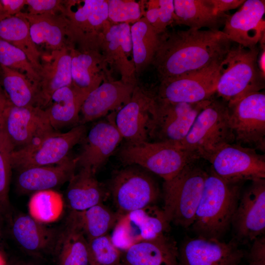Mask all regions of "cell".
Returning <instances> with one entry per match:
<instances>
[{
    "label": "cell",
    "mask_w": 265,
    "mask_h": 265,
    "mask_svg": "<svg viewBox=\"0 0 265 265\" xmlns=\"http://www.w3.org/2000/svg\"><path fill=\"white\" fill-rule=\"evenodd\" d=\"M233 43L220 30H166L152 65L159 81L179 76L221 62Z\"/></svg>",
    "instance_id": "obj_1"
},
{
    "label": "cell",
    "mask_w": 265,
    "mask_h": 265,
    "mask_svg": "<svg viewBox=\"0 0 265 265\" xmlns=\"http://www.w3.org/2000/svg\"><path fill=\"white\" fill-rule=\"evenodd\" d=\"M243 183L225 181L211 168L190 227L197 235L220 239L231 225Z\"/></svg>",
    "instance_id": "obj_2"
},
{
    "label": "cell",
    "mask_w": 265,
    "mask_h": 265,
    "mask_svg": "<svg viewBox=\"0 0 265 265\" xmlns=\"http://www.w3.org/2000/svg\"><path fill=\"white\" fill-rule=\"evenodd\" d=\"M235 137L230 123L227 103L211 99L195 118L186 137L173 144L208 160Z\"/></svg>",
    "instance_id": "obj_3"
},
{
    "label": "cell",
    "mask_w": 265,
    "mask_h": 265,
    "mask_svg": "<svg viewBox=\"0 0 265 265\" xmlns=\"http://www.w3.org/2000/svg\"><path fill=\"white\" fill-rule=\"evenodd\" d=\"M257 47L233 45L219 66L216 92L227 104L265 88L264 76L259 68Z\"/></svg>",
    "instance_id": "obj_4"
},
{
    "label": "cell",
    "mask_w": 265,
    "mask_h": 265,
    "mask_svg": "<svg viewBox=\"0 0 265 265\" xmlns=\"http://www.w3.org/2000/svg\"><path fill=\"white\" fill-rule=\"evenodd\" d=\"M187 165L163 184L162 211L169 223L190 227L202 193L207 171L195 163Z\"/></svg>",
    "instance_id": "obj_5"
},
{
    "label": "cell",
    "mask_w": 265,
    "mask_h": 265,
    "mask_svg": "<svg viewBox=\"0 0 265 265\" xmlns=\"http://www.w3.org/2000/svg\"><path fill=\"white\" fill-rule=\"evenodd\" d=\"M118 158L125 166L137 165L158 175L164 181L172 179L187 165L199 159L175 144L150 141L125 142L118 151Z\"/></svg>",
    "instance_id": "obj_6"
},
{
    "label": "cell",
    "mask_w": 265,
    "mask_h": 265,
    "mask_svg": "<svg viewBox=\"0 0 265 265\" xmlns=\"http://www.w3.org/2000/svg\"><path fill=\"white\" fill-rule=\"evenodd\" d=\"M0 131L5 134L15 150L28 146L55 132L44 109L35 106H16L1 90Z\"/></svg>",
    "instance_id": "obj_7"
},
{
    "label": "cell",
    "mask_w": 265,
    "mask_h": 265,
    "mask_svg": "<svg viewBox=\"0 0 265 265\" xmlns=\"http://www.w3.org/2000/svg\"><path fill=\"white\" fill-rule=\"evenodd\" d=\"M87 133L85 124H79L64 133L54 132L11 154L12 168L18 171L32 167L55 165L62 162L71 150L80 143Z\"/></svg>",
    "instance_id": "obj_8"
},
{
    "label": "cell",
    "mask_w": 265,
    "mask_h": 265,
    "mask_svg": "<svg viewBox=\"0 0 265 265\" xmlns=\"http://www.w3.org/2000/svg\"><path fill=\"white\" fill-rule=\"evenodd\" d=\"M126 166L115 173L110 186L119 217L152 205L160 195L158 184L148 172L137 165Z\"/></svg>",
    "instance_id": "obj_9"
},
{
    "label": "cell",
    "mask_w": 265,
    "mask_h": 265,
    "mask_svg": "<svg viewBox=\"0 0 265 265\" xmlns=\"http://www.w3.org/2000/svg\"><path fill=\"white\" fill-rule=\"evenodd\" d=\"M227 105L230 126L236 143L248 145L250 148L264 152L265 93H250Z\"/></svg>",
    "instance_id": "obj_10"
},
{
    "label": "cell",
    "mask_w": 265,
    "mask_h": 265,
    "mask_svg": "<svg viewBox=\"0 0 265 265\" xmlns=\"http://www.w3.org/2000/svg\"><path fill=\"white\" fill-rule=\"evenodd\" d=\"M155 90L138 83L129 100L117 111L115 125L128 142L150 141L155 119Z\"/></svg>",
    "instance_id": "obj_11"
},
{
    "label": "cell",
    "mask_w": 265,
    "mask_h": 265,
    "mask_svg": "<svg viewBox=\"0 0 265 265\" xmlns=\"http://www.w3.org/2000/svg\"><path fill=\"white\" fill-rule=\"evenodd\" d=\"M221 62L160 80L155 90L157 96L174 103H195L212 99L216 92Z\"/></svg>",
    "instance_id": "obj_12"
},
{
    "label": "cell",
    "mask_w": 265,
    "mask_h": 265,
    "mask_svg": "<svg viewBox=\"0 0 265 265\" xmlns=\"http://www.w3.org/2000/svg\"><path fill=\"white\" fill-rule=\"evenodd\" d=\"M208 161L218 176L232 183L265 179V156L255 149L238 144H228Z\"/></svg>",
    "instance_id": "obj_13"
},
{
    "label": "cell",
    "mask_w": 265,
    "mask_h": 265,
    "mask_svg": "<svg viewBox=\"0 0 265 265\" xmlns=\"http://www.w3.org/2000/svg\"><path fill=\"white\" fill-rule=\"evenodd\" d=\"M211 99L195 103H174L161 99L156 94L155 119L150 140L171 144L181 141Z\"/></svg>",
    "instance_id": "obj_14"
},
{
    "label": "cell",
    "mask_w": 265,
    "mask_h": 265,
    "mask_svg": "<svg viewBox=\"0 0 265 265\" xmlns=\"http://www.w3.org/2000/svg\"><path fill=\"white\" fill-rule=\"evenodd\" d=\"M163 212L153 205L120 216L111 238L119 248H128L137 242L166 235L169 228Z\"/></svg>",
    "instance_id": "obj_15"
},
{
    "label": "cell",
    "mask_w": 265,
    "mask_h": 265,
    "mask_svg": "<svg viewBox=\"0 0 265 265\" xmlns=\"http://www.w3.org/2000/svg\"><path fill=\"white\" fill-rule=\"evenodd\" d=\"M238 245L252 242L265 232V179L251 181L241 193L231 225Z\"/></svg>",
    "instance_id": "obj_16"
},
{
    "label": "cell",
    "mask_w": 265,
    "mask_h": 265,
    "mask_svg": "<svg viewBox=\"0 0 265 265\" xmlns=\"http://www.w3.org/2000/svg\"><path fill=\"white\" fill-rule=\"evenodd\" d=\"M64 7L71 41L98 43L108 21L107 0H64Z\"/></svg>",
    "instance_id": "obj_17"
},
{
    "label": "cell",
    "mask_w": 265,
    "mask_h": 265,
    "mask_svg": "<svg viewBox=\"0 0 265 265\" xmlns=\"http://www.w3.org/2000/svg\"><path fill=\"white\" fill-rule=\"evenodd\" d=\"M98 44L108 67L117 70L123 81L136 85L130 24H113L108 20L99 35Z\"/></svg>",
    "instance_id": "obj_18"
},
{
    "label": "cell",
    "mask_w": 265,
    "mask_h": 265,
    "mask_svg": "<svg viewBox=\"0 0 265 265\" xmlns=\"http://www.w3.org/2000/svg\"><path fill=\"white\" fill-rule=\"evenodd\" d=\"M238 245L233 239L188 238L178 248L179 265H238L245 256Z\"/></svg>",
    "instance_id": "obj_19"
},
{
    "label": "cell",
    "mask_w": 265,
    "mask_h": 265,
    "mask_svg": "<svg viewBox=\"0 0 265 265\" xmlns=\"http://www.w3.org/2000/svg\"><path fill=\"white\" fill-rule=\"evenodd\" d=\"M70 50L72 85L77 89L88 96L104 81L112 78L98 44L72 43Z\"/></svg>",
    "instance_id": "obj_20"
},
{
    "label": "cell",
    "mask_w": 265,
    "mask_h": 265,
    "mask_svg": "<svg viewBox=\"0 0 265 265\" xmlns=\"http://www.w3.org/2000/svg\"><path fill=\"white\" fill-rule=\"evenodd\" d=\"M114 118L98 122L87 132L80 143V151L75 157L77 165L96 174L112 155L123 139Z\"/></svg>",
    "instance_id": "obj_21"
},
{
    "label": "cell",
    "mask_w": 265,
    "mask_h": 265,
    "mask_svg": "<svg viewBox=\"0 0 265 265\" xmlns=\"http://www.w3.org/2000/svg\"><path fill=\"white\" fill-rule=\"evenodd\" d=\"M241 5L227 18L221 31L233 42L254 49L265 36V0H247Z\"/></svg>",
    "instance_id": "obj_22"
},
{
    "label": "cell",
    "mask_w": 265,
    "mask_h": 265,
    "mask_svg": "<svg viewBox=\"0 0 265 265\" xmlns=\"http://www.w3.org/2000/svg\"><path fill=\"white\" fill-rule=\"evenodd\" d=\"M70 46L42 55L45 61L41 63L38 73L39 80L35 88V106L44 109L55 91L72 84Z\"/></svg>",
    "instance_id": "obj_23"
},
{
    "label": "cell",
    "mask_w": 265,
    "mask_h": 265,
    "mask_svg": "<svg viewBox=\"0 0 265 265\" xmlns=\"http://www.w3.org/2000/svg\"><path fill=\"white\" fill-rule=\"evenodd\" d=\"M135 85L112 78L104 81L83 102L79 124H85L120 109L129 100Z\"/></svg>",
    "instance_id": "obj_24"
},
{
    "label": "cell",
    "mask_w": 265,
    "mask_h": 265,
    "mask_svg": "<svg viewBox=\"0 0 265 265\" xmlns=\"http://www.w3.org/2000/svg\"><path fill=\"white\" fill-rule=\"evenodd\" d=\"M77 166L75 158L68 156L55 165L35 166L18 171L16 186L21 193L53 189L68 182L75 173Z\"/></svg>",
    "instance_id": "obj_25"
},
{
    "label": "cell",
    "mask_w": 265,
    "mask_h": 265,
    "mask_svg": "<svg viewBox=\"0 0 265 265\" xmlns=\"http://www.w3.org/2000/svg\"><path fill=\"white\" fill-rule=\"evenodd\" d=\"M21 13L28 21L31 38L37 48L44 46L52 52L68 47L72 43L64 13L36 15Z\"/></svg>",
    "instance_id": "obj_26"
},
{
    "label": "cell",
    "mask_w": 265,
    "mask_h": 265,
    "mask_svg": "<svg viewBox=\"0 0 265 265\" xmlns=\"http://www.w3.org/2000/svg\"><path fill=\"white\" fill-rule=\"evenodd\" d=\"M126 265H179V249L166 235L134 243L122 253Z\"/></svg>",
    "instance_id": "obj_27"
},
{
    "label": "cell",
    "mask_w": 265,
    "mask_h": 265,
    "mask_svg": "<svg viewBox=\"0 0 265 265\" xmlns=\"http://www.w3.org/2000/svg\"><path fill=\"white\" fill-rule=\"evenodd\" d=\"M12 231L19 244L34 254L55 251L59 235L55 230L37 221L29 214L16 217Z\"/></svg>",
    "instance_id": "obj_28"
},
{
    "label": "cell",
    "mask_w": 265,
    "mask_h": 265,
    "mask_svg": "<svg viewBox=\"0 0 265 265\" xmlns=\"http://www.w3.org/2000/svg\"><path fill=\"white\" fill-rule=\"evenodd\" d=\"M174 23L189 28L218 30L229 15L217 13L210 0H173Z\"/></svg>",
    "instance_id": "obj_29"
},
{
    "label": "cell",
    "mask_w": 265,
    "mask_h": 265,
    "mask_svg": "<svg viewBox=\"0 0 265 265\" xmlns=\"http://www.w3.org/2000/svg\"><path fill=\"white\" fill-rule=\"evenodd\" d=\"M66 201L71 211H80L103 203L108 193L89 169L80 168L68 182Z\"/></svg>",
    "instance_id": "obj_30"
},
{
    "label": "cell",
    "mask_w": 265,
    "mask_h": 265,
    "mask_svg": "<svg viewBox=\"0 0 265 265\" xmlns=\"http://www.w3.org/2000/svg\"><path fill=\"white\" fill-rule=\"evenodd\" d=\"M87 97L72 84L55 91L44 109L53 129L79 124L81 106Z\"/></svg>",
    "instance_id": "obj_31"
},
{
    "label": "cell",
    "mask_w": 265,
    "mask_h": 265,
    "mask_svg": "<svg viewBox=\"0 0 265 265\" xmlns=\"http://www.w3.org/2000/svg\"><path fill=\"white\" fill-rule=\"evenodd\" d=\"M0 39L24 52L37 73L39 72L42 53L33 42L28 21L21 12L0 21Z\"/></svg>",
    "instance_id": "obj_32"
},
{
    "label": "cell",
    "mask_w": 265,
    "mask_h": 265,
    "mask_svg": "<svg viewBox=\"0 0 265 265\" xmlns=\"http://www.w3.org/2000/svg\"><path fill=\"white\" fill-rule=\"evenodd\" d=\"M119 218L117 213L101 203L83 211H71L67 220L77 227L89 240L107 235Z\"/></svg>",
    "instance_id": "obj_33"
},
{
    "label": "cell",
    "mask_w": 265,
    "mask_h": 265,
    "mask_svg": "<svg viewBox=\"0 0 265 265\" xmlns=\"http://www.w3.org/2000/svg\"><path fill=\"white\" fill-rule=\"evenodd\" d=\"M133 60L137 78L152 65L159 42V35L143 16L131 26Z\"/></svg>",
    "instance_id": "obj_34"
},
{
    "label": "cell",
    "mask_w": 265,
    "mask_h": 265,
    "mask_svg": "<svg viewBox=\"0 0 265 265\" xmlns=\"http://www.w3.org/2000/svg\"><path fill=\"white\" fill-rule=\"evenodd\" d=\"M55 251L58 265H89L88 242L83 233L67 220Z\"/></svg>",
    "instance_id": "obj_35"
},
{
    "label": "cell",
    "mask_w": 265,
    "mask_h": 265,
    "mask_svg": "<svg viewBox=\"0 0 265 265\" xmlns=\"http://www.w3.org/2000/svg\"><path fill=\"white\" fill-rule=\"evenodd\" d=\"M64 207L62 195L53 189L33 193L28 203L29 215L43 224L53 223L59 219L62 214Z\"/></svg>",
    "instance_id": "obj_36"
},
{
    "label": "cell",
    "mask_w": 265,
    "mask_h": 265,
    "mask_svg": "<svg viewBox=\"0 0 265 265\" xmlns=\"http://www.w3.org/2000/svg\"><path fill=\"white\" fill-rule=\"evenodd\" d=\"M0 68L4 92L9 101L18 106H35V88L28 78L17 70Z\"/></svg>",
    "instance_id": "obj_37"
},
{
    "label": "cell",
    "mask_w": 265,
    "mask_h": 265,
    "mask_svg": "<svg viewBox=\"0 0 265 265\" xmlns=\"http://www.w3.org/2000/svg\"><path fill=\"white\" fill-rule=\"evenodd\" d=\"M0 65L24 74L34 85L39 81L38 74L22 50L0 39Z\"/></svg>",
    "instance_id": "obj_38"
},
{
    "label": "cell",
    "mask_w": 265,
    "mask_h": 265,
    "mask_svg": "<svg viewBox=\"0 0 265 265\" xmlns=\"http://www.w3.org/2000/svg\"><path fill=\"white\" fill-rule=\"evenodd\" d=\"M87 242L89 265H118L121 262L122 253L107 235Z\"/></svg>",
    "instance_id": "obj_39"
},
{
    "label": "cell",
    "mask_w": 265,
    "mask_h": 265,
    "mask_svg": "<svg viewBox=\"0 0 265 265\" xmlns=\"http://www.w3.org/2000/svg\"><path fill=\"white\" fill-rule=\"evenodd\" d=\"M143 16L160 35L167 30V27L174 23L173 0H142Z\"/></svg>",
    "instance_id": "obj_40"
},
{
    "label": "cell",
    "mask_w": 265,
    "mask_h": 265,
    "mask_svg": "<svg viewBox=\"0 0 265 265\" xmlns=\"http://www.w3.org/2000/svg\"><path fill=\"white\" fill-rule=\"evenodd\" d=\"M107 2L108 20L113 24L134 23L143 16L141 0H107Z\"/></svg>",
    "instance_id": "obj_41"
},
{
    "label": "cell",
    "mask_w": 265,
    "mask_h": 265,
    "mask_svg": "<svg viewBox=\"0 0 265 265\" xmlns=\"http://www.w3.org/2000/svg\"><path fill=\"white\" fill-rule=\"evenodd\" d=\"M15 150L7 136L0 131V206L8 202V191L11 178V157Z\"/></svg>",
    "instance_id": "obj_42"
},
{
    "label": "cell",
    "mask_w": 265,
    "mask_h": 265,
    "mask_svg": "<svg viewBox=\"0 0 265 265\" xmlns=\"http://www.w3.org/2000/svg\"><path fill=\"white\" fill-rule=\"evenodd\" d=\"M27 12L30 15L53 14L64 13V0H26Z\"/></svg>",
    "instance_id": "obj_43"
},
{
    "label": "cell",
    "mask_w": 265,
    "mask_h": 265,
    "mask_svg": "<svg viewBox=\"0 0 265 265\" xmlns=\"http://www.w3.org/2000/svg\"><path fill=\"white\" fill-rule=\"evenodd\" d=\"M248 253L245 265H265V237L262 236L253 240Z\"/></svg>",
    "instance_id": "obj_44"
},
{
    "label": "cell",
    "mask_w": 265,
    "mask_h": 265,
    "mask_svg": "<svg viewBox=\"0 0 265 265\" xmlns=\"http://www.w3.org/2000/svg\"><path fill=\"white\" fill-rule=\"evenodd\" d=\"M0 1L6 18L18 15L26 5V0H0Z\"/></svg>",
    "instance_id": "obj_45"
},
{
    "label": "cell",
    "mask_w": 265,
    "mask_h": 265,
    "mask_svg": "<svg viewBox=\"0 0 265 265\" xmlns=\"http://www.w3.org/2000/svg\"><path fill=\"white\" fill-rule=\"evenodd\" d=\"M215 11L217 13H225L230 10L241 5L244 0H210Z\"/></svg>",
    "instance_id": "obj_46"
},
{
    "label": "cell",
    "mask_w": 265,
    "mask_h": 265,
    "mask_svg": "<svg viewBox=\"0 0 265 265\" xmlns=\"http://www.w3.org/2000/svg\"><path fill=\"white\" fill-rule=\"evenodd\" d=\"M6 18L2 5L0 1V21Z\"/></svg>",
    "instance_id": "obj_47"
},
{
    "label": "cell",
    "mask_w": 265,
    "mask_h": 265,
    "mask_svg": "<svg viewBox=\"0 0 265 265\" xmlns=\"http://www.w3.org/2000/svg\"><path fill=\"white\" fill-rule=\"evenodd\" d=\"M0 265H4V263L0 255Z\"/></svg>",
    "instance_id": "obj_48"
},
{
    "label": "cell",
    "mask_w": 265,
    "mask_h": 265,
    "mask_svg": "<svg viewBox=\"0 0 265 265\" xmlns=\"http://www.w3.org/2000/svg\"><path fill=\"white\" fill-rule=\"evenodd\" d=\"M19 265H34L30 263H22L21 264Z\"/></svg>",
    "instance_id": "obj_49"
},
{
    "label": "cell",
    "mask_w": 265,
    "mask_h": 265,
    "mask_svg": "<svg viewBox=\"0 0 265 265\" xmlns=\"http://www.w3.org/2000/svg\"><path fill=\"white\" fill-rule=\"evenodd\" d=\"M118 265H126L125 264H124V263H123L122 262Z\"/></svg>",
    "instance_id": "obj_50"
}]
</instances>
